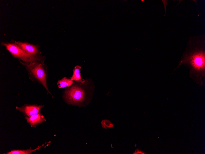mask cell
<instances>
[{"instance_id": "cell-8", "label": "cell", "mask_w": 205, "mask_h": 154, "mask_svg": "<svg viewBox=\"0 0 205 154\" xmlns=\"http://www.w3.org/2000/svg\"><path fill=\"white\" fill-rule=\"evenodd\" d=\"M81 67L79 65L76 66L73 70V74L70 78L71 80L75 81H76L84 82L85 80L82 79L80 73V69Z\"/></svg>"}, {"instance_id": "cell-3", "label": "cell", "mask_w": 205, "mask_h": 154, "mask_svg": "<svg viewBox=\"0 0 205 154\" xmlns=\"http://www.w3.org/2000/svg\"><path fill=\"white\" fill-rule=\"evenodd\" d=\"M29 73L36 79L46 89L47 92L50 93L47 84L46 70L44 65L39 62L34 61L24 63Z\"/></svg>"}, {"instance_id": "cell-7", "label": "cell", "mask_w": 205, "mask_h": 154, "mask_svg": "<svg viewBox=\"0 0 205 154\" xmlns=\"http://www.w3.org/2000/svg\"><path fill=\"white\" fill-rule=\"evenodd\" d=\"M25 119L32 127H35L46 121L44 116L40 112L29 117L26 116Z\"/></svg>"}, {"instance_id": "cell-5", "label": "cell", "mask_w": 205, "mask_h": 154, "mask_svg": "<svg viewBox=\"0 0 205 154\" xmlns=\"http://www.w3.org/2000/svg\"><path fill=\"white\" fill-rule=\"evenodd\" d=\"M43 106L42 105L26 104L21 107H16V108L26 116L29 117L40 113L41 109Z\"/></svg>"}, {"instance_id": "cell-6", "label": "cell", "mask_w": 205, "mask_h": 154, "mask_svg": "<svg viewBox=\"0 0 205 154\" xmlns=\"http://www.w3.org/2000/svg\"><path fill=\"white\" fill-rule=\"evenodd\" d=\"M13 43L17 45L24 51L32 55L37 56V54L39 53L38 48L35 45L19 41H15Z\"/></svg>"}, {"instance_id": "cell-4", "label": "cell", "mask_w": 205, "mask_h": 154, "mask_svg": "<svg viewBox=\"0 0 205 154\" xmlns=\"http://www.w3.org/2000/svg\"><path fill=\"white\" fill-rule=\"evenodd\" d=\"M1 44L5 46L14 57L18 58L26 63L37 61L40 59L37 56L32 55L25 52L18 45L14 43L2 42Z\"/></svg>"}, {"instance_id": "cell-10", "label": "cell", "mask_w": 205, "mask_h": 154, "mask_svg": "<svg viewBox=\"0 0 205 154\" xmlns=\"http://www.w3.org/2000/svg\"><path fill=\"white\" fill-rule=\"evenodd\" d=\"M42 144L41 146H38V147L34 149H32L31 148L29 149L24 150H13L10 152H7L6 154H31L33 152H35L41 147L44 145Z\"/></svg>"}, {"instance_id": "cell-2", "label": "cell", "mask_w": 205, "mask_h": 154, "mask_svg": "<svg viewBox=\"0 0 205 154\" xmlns=\"http://www.w3.org/2000/svg\"><path fill=\"white\" fill-rule=\"evenodd\" d=\"M203 36H199L190 38L189 43L191 48L184 55L179 65L186 63L196 72H203L205 69V53L203 48H201V45H199Z\"/></svg>"}, {"instance_id": "cell-1", "label": "cell", "mask_w": 205, "mask_h": 154, "mask_svg": "<svg viewBox=\"0 0 205 154\" xmlns=\"http://www.w3.org/2000/svg\"><path fill=\"white\" fill-rule=\"evenodd\" d=\"M89 83L88 80L83 82L75 81L71 87L66 89L64 97L66 102L79 107L88 104L91 101L93 90Z\"/></svg>"}, {"instance_id": "cell-9", "label": "cell", "mask_w": 205, "mask_h": 154, "mask_svg": "<svg viewBox=\"0 0 205 154\" xmlns=\"http://www.w3.org/2000/svg\"><path fill=\"white\" fill-rule=\"evenodd\" d=\"M73 83V81L71 79L65 77L59 81L57 83V85L59 88H63L66 87H70Z\"/></svg>"}, {"instance_id": "cell-11", "label": "cell", "mask_w": 205, "mask_h": 154, "mask_svg": "<svg viewBox=\"0 0 205 154\" xmlns=\"http://www.w3.org/2000/svg\"><path fill=\"white\" fill-rule=\"evenodd\" d=\"M133 154H146L144 152H143L141 150H139L138 149H137L135 152H134Z\"/></svg>"}]
</instances>
